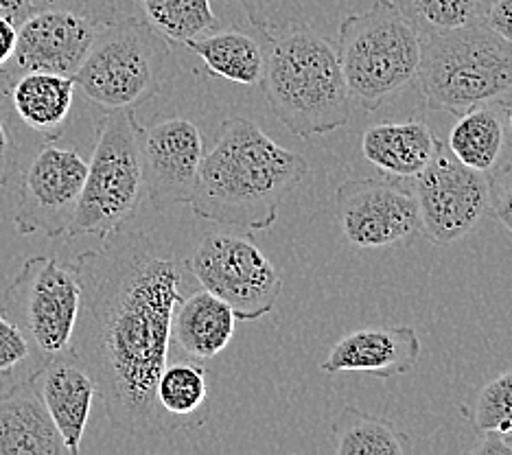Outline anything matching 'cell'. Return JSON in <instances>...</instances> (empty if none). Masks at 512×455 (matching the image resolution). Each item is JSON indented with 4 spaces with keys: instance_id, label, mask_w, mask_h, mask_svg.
Masks as SVG:
<instances>
[{
    "instance_id": "ac0fdd59",
    "label": "cell",
    "mask_w": 512,
    "mask_h": 455,
    "mask_svg": "<svg viewBox=\"0 0 512 455\" xmlns=\"http://www.w3.org/2000/svg\"><path fill=\"white\" fill-rule=\"evenodd\" d=\"M447 147L458 162L488 180L512 165V130L508 99L488 101L458 116Z\"/></svg>"
},
{
    "instance_id": "d590c367",
    "label": "cell",
    "mask_w": 512,
    "mask_h": 455,
    "mask_svg": "<svg viewBox=\"0 0 512 455\" xmlns=\"http://www.w3.org/2000/svg\"><path fill=\"white\" fill-rule=\"evenodd\" d=\"M33 14L31 0H0V16L20 27Z\"/></svg>"
},
{
    "instance_id": "7402d4cb",
    "label": "cell",
    "mask_w": 512,
    "mask_h": 455,
    "mask_svg": "<svg viewBox=\"0 0 512 455\" xmlns=\"http://www.w3.org/2000/svg\"><path fill=\"white\" fill-rule=\"evenodd\" d=\"M241 7L254 29L274 38L296 29L337 27L344 16L353 14L362 0H226Z\"/></svg>"
},
{
    "instance_id": "5bb4252c",
    "label": "cell",
    "mask_w": 512,
    "mask_h": 455,
    "mask_svg": "<svg viewBox=\"0 0 512 455\" xmlns=\"http://www.w3.org/2000/svg\"><path fill=\"white\" fill-rule=\"evenodd\" d=\"M99 25L66 11H33L18 27L16 51L3 75L7 84L27 70L73 77L99 35Z\"/></svg>"
},
{
    "instance_id": "1f68e13d",
    "label": "cell",
    "mask_w": 512,
    "mask_h": 455,
    "mask_svg": "<svg viewBox=\"0 0 512 455\" xmlns=\"http://www.w3.org/2000/svg\"><path fill=\"white\" fill-rule=\"evenodd\" d=\"M20 169V151L16 127L9 114L0 112V186L9 184Z\"/></svg>"
},
{
    "instance_id": "4dcf8cb0",
    "label": "cell",
    "mask_w": 512,
    "mask_h": 455,
    "mask_svg": "<svg viewBox=\"0 0 512 455\" xmlns=\"http://www.w3.org/2000/svg\"><path fill=\"white\" fill-rule=\"evenodd\" d=\"M488 213L512 237V165L488 180Z\"/></svg>"
},
{
    "instance_id": "9a60e30c",
    "label": "cell",
    "mask_w": 512,
    "mask_h": 455,
    "mask_svg": "<svg viewBox=\"0 0 512 455\" xmlns=\"http://www.w3.org/2000/svg\"><path fill=\"white\" fill-rule=\"evenodd\" d=\"M421 340L412 326H370L344 335L320 370L327 375L337 372H368L372 377L392 379L412 372Z\"/></svg>"
},
{
    "instance_id": "d6a6232c",
    "label": "cell",
    "mask_w": 512,
    "mask_h": 455,
    "mask_svg": "<svg viewBox=\"0 0 512 455\" xmlns=\"http://www.w3.org/2000/svg\"><path fill=\"white\" fill-rule=\"evenodd\" d=\"M484 25L499 38L512 42V0H491Z\"/></svg>"
},
{
    "instance_id": "ba28073f",
    "label": "cell",
    "mask_w": 512,
    "mask_h": 455,
    "mask_svg": "<svg viewBox=\"0 0 512 455\" xmlns=\"http://www.w3.org/2000/svg\"><path fill=\"white\" fill-rule=\"evenodd\" d=\"M81 285L73 263L33 256L3 294V311L36 346L42 359L71 348L79 318Z\"/></svg>"
},
{
    "instance_id": "8fae6325",
    "label": "cell",
    "mask_w": 512,
    "mask_h": 455,
    "mask_svg": "<svg viewBox=\"0 0 512 455\" xmlns=\"http://www.w3.org/2000/svg\"><path fill=\"white\" fill-rule=\"evenodd\" d=\"M421 217V235L451 245L480 226L488 213V178L464 167L438 140L429 165L410 180Z\"/></svg>"
},
{
    "instance_id": "7a4b0ae2",
    "label": "cell",
    "mask_w": 512,
    "mask_h": 455,
    "mask_svg": "<svg viewBox=\"0 0 512 455\" xmlns=\"http://www.w3.org/2000/svg\"><path fill=\"white\" fill-rule=\"evenodd\" d=\"M307 173L305 156L278 145L254 121L232 116L204 154L189 206L217 226L270 230Z\"/></svg>"
},
{
    "instance_id": "2e32d148",
    "label": "cell",
    "mask_w": 512,
    "mask_h": 455,
    "mask_svg": "<svg viewBox=\"0 0 512 455\" xmlns=\"http://www.w3.org/2000/svg\"><path fill=\"white\" fill-rule=\"evenodd\" d=\"M33 379L38 383L46 410L66 442L68 455H79L92 401L97 396L95 379L71 348L46 359L33 372Z\"/></svg>"
},
{
    "instance_id": "7c38bea8",
    "label": "cell",
    "mask_w": 512,
    "mask_h": 455,
    "mask_svg": "<svg viewBox=\"0 0 512 455\" xmlns=\"http://www.w3.org/2000/svg\"><path fill=\"white\" fill-rule=\"evenodd\" d=\"M88 162L77 151L44 145L22 175L14 224L18 235H66L86 182Z\"/></svg>"
},
{
    "instance_id": "6da1fadb",
    "label": "cell",
    "mask_w": 512,
    "mask_h": 455,
    "mask_svg": "<svg viewBox=\"0 0 512 455\" xmlns=\"http://www.w3.org/2000/svg\"><path fill=\"white\" fill-rule=\"evenodd\" d=\"M71 263L81 285L71 350L95 379L112 429L130 440L171 434L156 385L184 298L182 265L156 239L125 228Z\"/></svg>"
},
{
    "instance_id": "8d00e7d4",
    "label": "cell",
    "mask_w": 512,
    "mask_h": 455,
    "mask_svg": "<svg viewBox=\"0 0 512 455\" xmlns=\"http://www.w3.org/2000/svg\"><path fill=\"white\" fill-rule=\"evenodd\" d=\"M508 119H510V130H512V97L508 99Z\"/></svg>"
},
{
    "instance_id": "8992f818",
    "label": "cell",
    "mask_w": 512,
    "mask_h": 455,
    "mask_svg": "<svg viewBox=\"0 0 512 455\" xmlns=\"http://www.w3.org/2000/svg\"><path fill=\"white\" fill-rule=\"evenodd\" d=\"M176 73L171 42L143 18L119 16L99 29L73 81L103 110H136L160 95Z\"/></svg>"
},
{
    "instance_id": "836d02e7",
    "label": "cell",
    "mask_w": 512,
    "mask_h": 455,
    "mask_svg": "<svg viewBox=\"0 0 512 455\" xmlns=\"http://www.w3.org/2000/svg\"><path fill=\"white\" fill-rule=\"evenodd\" d=\"M473 455H512V445L497 431H484L482 440L469 451Z\"/></svg>"
},
{
    "instance_id": "83f0119b",
    "label": "cell",
    "mask_w": 512,
    "mask_h": 455,
    "mask_svg": "<svg viewBox=\"0 0 512 455\" xmlns=\"http://www.w3.org/2000/svg\"><path fill=\"white\" fill-rule=\"evenodd\" d=\"M460 414L469 420L477 434L497 431L502 436L512 434V368L488 381L475 394L471 405H458Z\"/></svg>"
},
{
    "instance_id": "5b68a950",
    "label": "cell",
    "mask_w": 512,
    "mask_h": 455,
    "mask_svg": "<svg viewBox=\"0 0 512 455\" xmlns=\"http://www.w3.org/2000/svg\"><path fill=\"white\" fill-rule=\"evenodd\" d=\"M416 84L429 110L460 116L512 97V42L482 25L427 35Z\"/></svg>"
},
{
    "instance_id": "4316f807",
    "label": "cell",
    "mask_w": 512,
    "mask_h": 455,
    "mask_svg": "<svg viewBox=\"0 0 512 455\" xmlns=\"http://www.w3.org/2000/svg\"><path fill=\"white\" fill-rule=\"evenodd\" d=\"M421 38L482 25L491 0H390Z\"/></svg>"
},
{
    "instance_id": "e575fe53",
    "label": "cell",
    "mask_w": 512,
    "mask_h": 455,
    "mask_svg": "<svg viewBox=\"0 0 512 455\" xmlns=\"http://www.w3.org/2000/svg\"><path fill=\"white\" fill-rule=\"evenodd\" d=\"M16 40H18V27L14 22L0 16V73L7 68L16 51Z\"/></svg>"
},
{
    "instance_id": "9c48e42d",
    "label": "cell",
    "mask_w": 512,
    "mask_h": 455,
    "mask_svg": "<svg viewBox=\"0 0 512 455\" xmlns=\"http://www.w3.org/2000/svg\"><path fill=\"white\" fill-rule=\"evenodd\" d=\"M186 267L243 322L263 318L281 298L283 278L252 237L211 232L197 243Z\"/></svg>"
},
{
    "instance_id": "484cf974",
    "label": "cell",
    "mask_w": 512,
    "mask_h": 455,
    "mask_svg": "<svg viewBox=\"0 0 512 455\" xmlns=\"http://www.w3.org/2000/svg\"><path fill=\"white\" fill-rule=\"evenodd\" d=\"M138 14L171 44H184L217 29L211 0H132Z\"/></svg>"
},
{
    "instance_id": "44dd1931",
    "label": "cell",
    "mask_w": 512,
    "mask_h": 455,
    "mask_svg": "<svg viewBox=\"0 0 512 455\" xmlns=\"http://www.w3.org/2000/svg\"><path fill=\"white\" fill-rule=\"evenodd\" d=\"M237 318L224 300L200 289L180 300L173 313L171 342H176L186 357L215 359L235 337Z\"/></svg>"
},
{
    "instance_id": "3957f363",
    "label": "cell",
    "mask_w": 512,
    "mask_h": 455,
    "mask_svg": "<svg viewBox=\"0 0 512 455\" xmlns=\"http://www.w3.org/2000/svg\"><path fill=\"white\" fill-rule=\"evenodd\" d=\"M267 40L261 88L276 119L302 140L348 125L353 101L335 42L313 29Z\"/></svg>"
},
{
    "instance_id": "30bf717a",
    "label": "cell",
    "mask_w": 512,
    "mask_h": 455,
    "mask_svg": "<svg viewBox=\"0 0 512 455\" xmlns=\"http://www.w3.org/2000/svg\"><path fill=\"white\" fill-rule=\"evenodd\" d=\"M335 219L357 250H392L421 237V217L412 184L399 178H355L335 191Z\"/></svg>"
},
{
    "instance_id": "277c9868",
    "label": "cell",
    "mask_w": 512,
    "mask_h": 455,
    "mask_svg": "<svg viewBox=\"0 0 512 455\" xmlns=\"http://www.w3.org/2000/svg\"><path fill=\"white\" fill-rule=\"evenodd\" d=\"M337 55L351 101L377 112L410 88L421 68L423 38L390 0L337 22Z\"/></svg>"
},
{
    "instance_id": "ffe728a7",
    "label": "cell",
    "mask_w": 512,
    "mask_h": 455,
    "mask_svg": "<svg viewBox=\"0 0 512 455\" xmlns=\"http://www.w3.org/2000/svg\"><path fill=\"white\" fill-rule=\"evenodd\" d=\"M438 138L421 119L377 123L362 136V154L383 175L412 180L434 156Z\"/></svg>"
},
{
    "instance_id": "f546056e",
    "label": "cell",
    "mask_w": 512,
    "mask_h": 455,
    "mask_svg": "<svg viewBox=\"0 0 512 455\" xmlns=\"http://www.w3.org/2000/svg\"><path fill=\"white\" fill-rule=\"evenodd\" d=\"M33 11H66L103 27L121 16V0H31Z\"/></svg>"
},
{
    "instance_id": "d4e9b609",
    "label": "cell",
    "mask_w": 512,
    "mask_h": 455,
    "mask_svg": "<svg viewBox=\"0 0 512 455\" xmlns=\"http://www.w3.org/2000/svg\"><path fill=\"white\" fill-rule=\"evenodd\" d=\"M333 449L340 455H405L410 438L388 418L372 416L355 405H344L331 423Z\"/></svg>"
},
{
    "instance_id": "f1b7e54d",
    "label": "cell",
    "mask_w": 512,
    "mask_h": 455,
    "mask_svg": "<svg viewBox=\"0 0 512 455\" xmlns=\"http://www.w3.org/2000/svg\"><path fill=\"white\" fill-rule=\"evenodd\" d=\"M44 361L29 335L0 309V375H14L22 366L38 370Z\"/></svg>"
},
{
    "instance_id": "52a82bcc",
    "label": "cell",
    "mask_w": 512,
    "mask_h": 455,
    "mask_svg": "<svg viewBox=\"0 0 512 455\" xmlns=\"http://www.w3.org/2000/svg\"><path fill=\"white\" fill-rule=\"evenodd\" d=\"M136 110H106L88 160L68 237L106 239L125 228L147 197Z\"/></svg>"
},
{
    "instance_id": "d6986e66",
    "label": "cell",
    "mask_w": 512,
    "mask_h": 455,
    "mask_svg": "<svg viewBox=\"0 0 512 455\" xmlns=\"http://www.w3.org/2000/svg\"><path fill=\"white\" fill-rule=\"evenodd\" d=\"M9 97L14 114L29 130L57 140L73 110L75 81L66 75L27 70L9 81Z\"/></svg>"
},
{
    "instance_id": "e0dca14e",
    "label": "cell",
    "mask_w": 512,
    "mask_h": 455,
    "mask_svg": "<svg viewBox=\"0 0 512 455\" xmlns=\"http://www.w3.org/2000/svg\"><path fill=\"white\" fill-rule=\"evenodd\" d=\"M0 455H68L33 375L0 392Z\"/></svg>"
},
{
    "instance_id": "cb8c5ba5",
    "label": "cell",
    "mask_w": 512,
    "mask_h": 455,
    "mask_svg": "<svg viewBox=\"0 0 512 455\" xmlns=\"http://www.w3.org/2000/svg\"><path fill=\"white\" fill-rule=\"evenodd\" d=\"M156 401L173 431L202 427L211 416L206 368L191 361L167 364L156 385Z\"/></svg>"
},
{
    "instance_id": "4fadbf2b",
    "label": "cell",
    "mask_w": 512,
    "mask_h": 455,
    "mask_svg": "<svg viewBox=\"0 0 512 455\" xmlns=\"http://www.w3.org/2000/svg\"><path fill=\"white\" fill-rule=\"evenodd\" d=\"M147 200L156 210L189 204L204 160V138L191 119L138 123Z\"/></svg>"
},
{
    "instance_id": "603a6c76",
    "label": "cell",
    "mask_w": 512,
    "mask_h": 455,
    "mask_svg": "<svg viewBox=\"0 0 512 455\" xmlns=\"http://www.w3.org/2000/svg\"><path fill=\"white\" fill-rule=\"evenodd\" d=\"M182 46L200 57L204 70L211 77L226 79L246 88L261 86L265 51L252 35L239 29L211 31L184 42Z\"/></svg>"
}]
</instances>
